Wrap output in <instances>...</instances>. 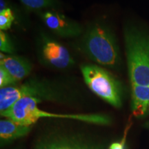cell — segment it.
<instances>
[{
  "mask_svg": "<svg viewBox=\"0 0 149 149\" xmlns=\"http://www.w3.org/2000/svg\"><path fill=\"white\" fill-rule=\"evenodd\" d=\"M80 48L91 60L108 68L120 66L119 47L113 31L103 22L89 26L81 40Z\"/></svg>",
  "mask_w": 149,
  "mask_h": 149,
  "instance_id": "1",
  "label": "cell"
},
{
  "mask_svg": "<svg viewBox=\"0 0 149 149\" xmlns=\"http://www.w3.org/2000/svg\"><path fill=\"white\" fill-rule=\"evenodd\" d=\"M124 40L130 84L149 86V33L131 26L124 31Z\"/></svg>",
  "mask_w": 149,
  "mask_h": 149,
  "instance_id": "2",
  "label": "cell"
},
{
  "mask_svg": "<svg viewBox=\"0 0 149 149\" xmlns=\"http://www.w3.org/2000/svg\"><path fill=\"white\" fill-rule=\"evenodd\" d=\"M40 100L35 97H24L6 111L1 112V115L24 126H32L41 118H61L78 120L90 124L107 125L111 122L109 117L100 114H60L49 113L39 109Z\"/></svg>",
  "mask_w": 149,
  "mask_h": 149,
  "instance_id": "3",
  "label": "cell"
},
{
  "mask_svg": "<svg viewBox=\"0 0 149 149\" xmlns=\"http://www.w3.org/2000/svg\"><path fill=\"white\" fill-rule=\"evenodd\" d=\"M81 72L85 83L95 94L113 107L122 106V86L111 72L96 65H83Z\"/></svg>",
  "mask_w": 149,
  "mask_h": 149,
  "instance_id": "4",
  "label": "cell"
},
{
  "mask_svg": "<svg viewBox=\"0 0 149 149\" xmlns=\"http://www.w3.org/2000/svg\"><path fill=\"white\" fill-rule=\"evenodd\" d=\"M56 92L47 82L29 81L20 86H10L0 89V113L10 109L18 100L24 97L53 100Z\"/></svg>",
  "mask_w": 149,
  "mask_h": 149,
  "instance_id": "5",
  "label": "cell"
},
{
  "mask_svg": "<svg viewBox=\"0 0 149 149\" xmlns=\"http://www.w3.org/2000/svg\"><path fill=\"white\" fill-rule=\"evenodd\" d=\"M39 53L44 64L56 69H66L74 64L70 52L64 46L46 35L41 37Z\"/></svg>",
  "mask_w": 149,
  "mask_h": 149,
  "instance_id": "6",
  "label": "cell"
},
{
  "mask_svg": "<svg viewBox=\"0 0 149 149\" xmlns=\"http://www.w3.org/2000/svg\"><path fill=\"white\" fill-rule=\"evenodd\" d=\"M41 18L48 29L61 37H77L83 33L79 24L54 9L42 11Z\"/></svg>",
  "mask_w": 149,
  "mask_h": 149,
  "instance_id": "7",
  "label": "cell"
},
{
  "mask_svg": "<svg viewBox=\"0 0 149 149\" xmlns=\"http://www.w3.org/2000/svg\"><path fill=\"white\" fill-rule=\"evenodd\" d=\"M0 66H3L17 82L26 77L33 69V65L29 60L19 56L0 55Z\"/></svg>",
  "mask_w": 149,
  "mask_h": 149,
  "instance_id": "8",
  "label": "cell"
},
{
  "mask_svg": "<svg viewBox=\"0 0 149 149\" xmlns=\"http://www.w3.org/2000/svg\"><path fill=\"white\" fill-rule=\"evenodd\" d=\"M94 145L81 137L57 136L42 141L36 149H89Z\"/></svg>",
  "mask_w": 149,
  "mask_h": 149,
  "instance_id": "9",
  "label": "cell"
},
{
  "mask_svg": "<svg viewBox=\"0 0 149 149\" xmlns=\"http://www.w3.org/2000/svg\"><path fill=\"white\" fill-rule=\"evenodd\" d=\"M131 109L137 117L149 115V86L131 85Z\"/></svg>",
  "mask_w": 149,
  "mask_h": 149,
  "instance_id": "10",
  "label": "cell"
},
{
  "mask_svg": "<svg viewBox=\"0 0 149 149\" xmlns=\"http://www.w3.org/2000/svg\"><path fill=\"white\" fill-rule=\"evenodd\" d=\"M31 126L18 124L10 119L0 121V137L1 141H10L26 135L31 131Z\"/></svg>",
  "mask_w": 149,
  "mask_h": 149,
  "instance_id": "11",
  "label": "cell"
},
{
  "mask_svg": "<svg viewBox=\"0 0 149 149\" xmlns=\"http://www.w3.org/2000/svg\"><path fill=\"white\" fill-rule=\"evenodd\" d=\"M30 10H46L55 9L59 5L58 0H19Z\"/></svg>",
  "mask_w": 149,
  "mask_h": 149,
  "instance_id": "12",
  "label": "cell"
},
{
  "mask_svg": "<svg viewBox=\"0 0 149 149\" xmlns=\"http://www.w3.org/2000/svg\"><path fill=\"white\" fill-rule=\"evenodd\" d=\"M15 20V15L13 10L8 6L0 10V29L5 31L12 26Z\"/></svg>",
  "mask_w": 149,
  "mask_h": 149,
  "instance_id": "13",
  "label": "cell"
},
{
  "mask_svg": "<svg viewBox=\"0 0 149 149\" xmlns=\"http://www.w3.org/2000/svg\"><path fill=\"white\" fill-rule=\"evenodd\" d=\"M0 51L1 53L11 55L15 52V48L10 38L5 31H0Z\"/></svg>",
  "mask_w": 149,
  "mask_h": 149,
  "instance_id": "14",
  "label": "cell"
},
{
  "mask_svg": "<svg viewBox=\"0 0 149 149\" xmlns=\"http://www.w3.org/2000/svg\"><path fill=\"white\" fill-rule=\"evenodd\" d=\"M16 83L17 81L9 74V72L3 66H0V87L4 88L10 86H13Z\"/></svg>",
  "mask_w": 149,
  "mask_h": 149,
  "instance_id": "15",
  "label": "cell"
},
{
  "mask_svg": "<svg viewBox=\"0 0 149 149\" xmlns=\"http://www.w3.org/2000/svg\"><path fill=\"white\" fill-rule=\"evenodd\" d=\"M124 144H125V138L123 139V140L120 142L113 143L110 146L109 149H124Z\"/></svg>",
  "mask_w": 149,
  "mask_h": 149,
  "instance_id": "16",
  "label": "cell"
},
{
  "mask_svg": "<svg viewBox=\"0 0 149 149\" xmlns=\"http://www.w3.org/2000/svg\"><path fill=\"white\" fill-rule=\"evenodd\" d=\"M89 149H104V148L102 146H98V145H97V144H95L94 146H93L91 148H90Z\"/></svg>",
  "mask_w": 149,
  "mask_h": 149,
  "instance_id": "17",
  "label": "cell"
},
{
  "mask_svg": "<svg viewBox=\"0 0 149 149\" xmlns=\"http://www.w3.org/2000/svg\"><path fill=\"white\" fill-rule=\"evenodd\" d=\"M146 126L149 129V122L146 123Z\"/></svg>",
  "mask_w": 149,
  "mask_h": 149,
  "instance_id": "18",
  "label": "cell"
}]
</instances>
